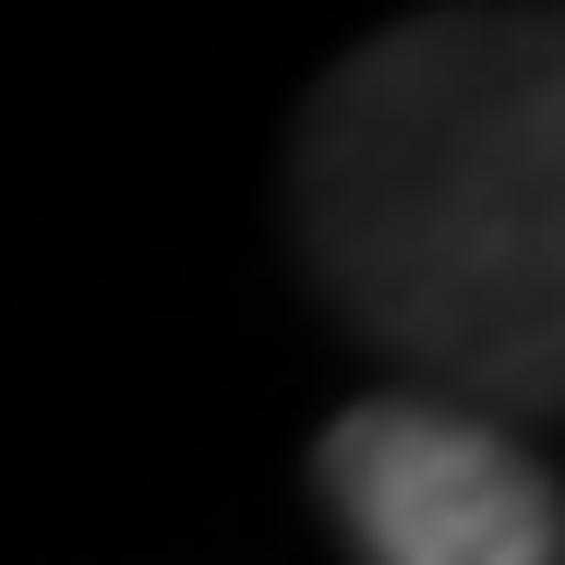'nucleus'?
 <instances>
[{
  "mask_svg": "<svg viewBox=\"0 0 565 565\" xmlns=\"http://www.w3.org/2000/svg\"><path fill=\"white\" fill-rule=\"evenodd\" d=\"M301 241L373 349L457 409L565 397V36L542 0H457L349 49L301 120Z\"/></svg>",
  "mask_w": 565,
  "mask_h": 565,
  "instance_id": "1",
  "label": "nucleus"
},
{
  "mask_svg": "<svg viewBox=\"0 0 565 565\" xmlns=\"http://www.w3.org/2000/svg\"><path fill=\"white\" fill-rule=\"evenodd\" d=\"M361 565H565V505L542 457L457 397H361L313 446Z\"/></svg>",
  "mask_w": 565,
  "mask_h": 565,
  "instance_id": "2",
  "label": "nucleus"
}]
</instances>
